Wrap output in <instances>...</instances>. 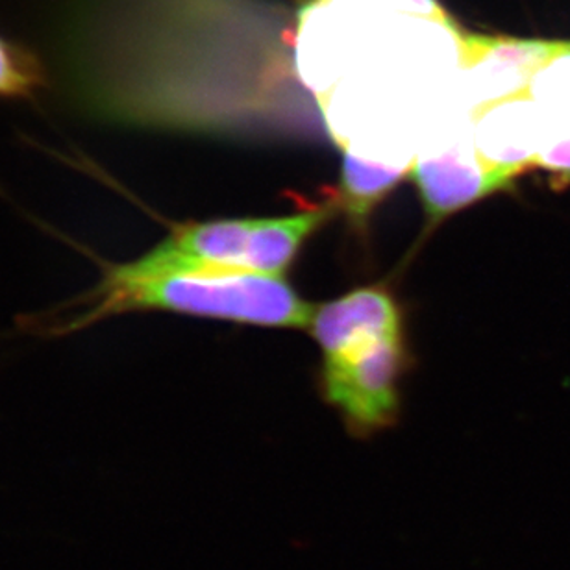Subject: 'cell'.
Masks as SVG:
<instances>
[{
	"instance_id": "obj_6",
	"label": "cell",
	"mask_w": 570,
	"mask_h": 570,
	"mask_svg": "<svg viewBox=\"0 0 570 570\" xmlns=\"http://www.w3.org/2000/svg\"><path fill=\"white\" fill-rule=\"evenodd\" d=\"M337 214L334 197L313 204L298 214L271 219H254L245 265L254 273L281 276L289 269L309 237Z\"/></svg>"
},
{
	"instance_id": "obj_2",
	"label": "cell",
	"mask_w": 570,
	"mask_h": 570,
	"mask_svg": "<svg viewBox=\"0 0 570 570\" xmlns=\"http://www.w3.org/2000/svg\"><path fill=\"white\" fill-rule=\"evenodd\" d=\"M406 362V334L365 335L324 354L323 395L348 432L363 438L395 423Z\"/></svg>"
},
{
	"instance_id": "obj_3",
	"label": "cell",
	"mask_w": 570,
	"mask_h": 570,
	"mask_svg": "<svg viewBox=\"0 0 570 570\" xmlns=\"http://www.w3.org/2000/svg\"><path fill=\"white\" fill-rule=\"evenodd\" d=\"M521 170L491 164L476 153H449L417 158L410 164L407 176L417 187L426 215V230H433L446 217L471 204L510 189Z\"/></svg>"
},
{
	"instance_id": "obj_1",
	"label": "cell",
	"mask_w": 570,
	"mask_h": 570,
	"mask_svg": "<svg viewBox=\"0 0 570 570\" xmlns=\"http://www.w3.org/2000/svg\"><path fill=\"white\" fill-rule=\"evenodd\" d=\"M100 278L71 301L17 318L19 332L58 340L130 313L167 312L267 328H312L317 306L285 278L254 271L130 275L97 258Z\"/></svg>"
},
{
	"instance_id": "obj_9",
	"label": "cell",
	"mask_w": 570,
	"mask_h": 570,
	"mask_svg": "<svg viewBox=\"0 0 570 570\" xmlns=\"http://www.w3.org/2000/svg\"><path fill=\"white\" fill-rule=\"evenodd\" d=\"M49 88V71L33 49L0 32V102H32Z\"/></svg>"
},
{
	"instance_id": "obj_7",
	"label": "cell",
	"mask_w": 570,
	"mask_h": 570,
	"mask_svg": "<svg viewBox=\"0 0 570 570\" xmlns=\"http://www.w3.org/2000/svg\"><path fill=\"white\" fill-rule=\"evenodd\" d=\"M407 175L406 169L360 158L351 148H343L340 184L334 189L337 212L345 215L348 225L365 234L374 212Z\"/></svg>"
},
{
	"instance_id": "obj_5",
	"label": "cell",
	"mask_w": 570,
	"mask_h": 570,
	"mask_svg": "<svg viewBox=\"0 0 570 570\" xmlns=\"http://www.w3.org/2000/svg\"><path fill=\"white\" fill-rule=\"evenodd\" d=\"M528 91L544 127L543 147L535 165L560 180H570V41H556Z\"/></svg>"
},
{
	"instance_id": "obj_4",
	"label": "cell",
	"mask_w": 570,
	"mask_h": 570,
	"mask_svg": "<svg viewBox=\"0 0 570 570\" xmlns=\"http://www.w3.org/2000/svg\"><path fill=\"white\" fill-rule=\"evenodd\" d=\"M312 334L323 354L365 335L404 334V313L384 285H368L317 306Z\"/></svg>"
},
{
	"instance_id": "obj_8",
	"label": "cell",
	"mask_w": 570,
	"mask_h": 570,
	"mask_svg": "<svg viewBox=\"0 0 570 570\" xmlns=\"http://www.w3.org/2000/svg\"><path fill=\"white\" fill-rule=\"evenodd\" d=\"M254 219H215L184 223L170 228L156 250L170 256L206 259L226 265H245ZM248 269V267H247Z\"/></svg>"
}]
</instances>
